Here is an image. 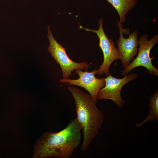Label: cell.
<instances>
[{
    "instance_id": "obj_2",
    "label": "cell",
    "mask_w": 158,
    "mask_h": 158,
    "mask_svg": "<svg viewBox=\"0 0 158 158\" xmlns=\"http://www.w3.org/2000/svg\"><path fill=\"white\" fill-rule=\"evenodd\" d=\"M75 105L77 118L81 124L84 137L81 149L85 151L98 134L103 122V114L97 107L90 95L75 87L68 86Z\"/></svg>"
},
{
    "instance_id": "obj_5",
    "label": "cell",
    "mask_w": 158,
    "mask_h": 158,
    "mask_svg": "<svg viewBox=\"0 0 158 158\" xmlns=\"http://www.w3.org/2000/svg\"><path fill=\"white\" fill-rule=\"evenodd\" d=\"M98 30L83 28L80 25V29L96 33L99 39V45L101 49L103 54V61L96 73L98 75H104L107 76L110 74L109 68L112 63L117 59H120V55L113 39L109 38L105 33L103 29V20L99 19Z\"/></svg>"
},
{
    "instance_id": "obj_8",
    "label": "cell",
    "mask_w": 158,
    "mask_h": 158,
    "mask_svg": "<svg viewBox=\"0 0 158 158\" xmlns=\"http://www.w3.org/2000/svg\"><path fill=\"white\" fill-rule=\"evenodd\" d=\"M96 69L90 72L87 70L75 69V73L79 76L77 79H62L60 80L61 83H67L70 85H75L85 89L90 93L96 104L97 102V95L99 91L105 85L104 78H98L95 76Z\"/></svg>"
},
{
    "instance_id": "obj_10",
    "label": "cell",
    "mask_w": 158,
    "mask_h": 158,
    "mask_svg": "<svg viewBox=\"0 0 158 158\" xmlns=\"http://www.w3.org/2000/svg\"><path fill=\"white\" fill-rule=\"evenodd\" d=\"M149 102L148 104L149 111L147 116L144 121L140 124H137L138 127H141L146 122L153 120H158V90L156 91L150 96Z\"/></svg>"
},
{
    "instance_id": "obj_9",
    "label": "cell",
    "mask_w": 158,
    "mask_h": 158,
    "mask_svg": "<svg viewBox=\"0 0 158 158\" xmlns=\"http://www.w3.org/2000/svg\"><path fill=\"white\" fill-rule=\"evenodd\" d=\"M116 10L119 17V22H126V16L127 13L133 8L138 0H106Z\"/></svg>"
},
{
    "instance_id": "obj_1",
    "label": "cell",
    "mask_w": 158,
    "mask_h": 158,
    "mask_svg": "<svg viewBox=\"0 0 158 158\" xmlns=\"http://www.w3.org/2000/svg\"><path fill=\"white\" fill-rule=\"evenodd\" d=\"M82 126L77 118L56 133L46 131L34 146V158H69L80 145Z\"/></svg>"
},
{
    "instance_id": "obj_7",
    "label": "cell",
    "mask_w": 158,
    "mask_h": 158,
    "mask_svg": "<svg viewBox=\"0 0 158 158\" xmlns=\"http://www.w3.org/2000/svg\"><path fill=\"white\" fill-rule=\"evenodd\" d=\"M138 75L134 73L125 76L122 78H117L109 74L104 78L105 85L104 87L98 91L97 99H108L113 101L119 108L122 107L125 101L123 100L121 95V90L123 87L130 81L136 79Z\"/></svg>"
},
{
    "instance_id": "obj_3",
    "label": "cell",
    "mask_w": 158,
    "mask_h": 158,
    "mask_svg": "<svg viewBox=\"0 0 158 158\" xmlns=\"http://www.w3.org/2000/svg\"><path fill=\"white\" fill-rule=\"evenodd\" d=\"M47 28V36L49 42L47 49L51 56L59 65L62 71L63 78L68 79L69 76H73L72 72L74 70H87L90 64L86 62H76L71 59L66 54L65 48L54 38L49 26H48Z\"/></svg>"
},
{
    "instance_id": "obj_4",
    "label": "cell",
    "mask_w": 158,
    "mask_h": 158,
    "mask_svg": "<svg viewBox=\"0 0 158 158\" xmlns=\"http://www.w3.org/2000/svg\"><path fill=\"white\" fill-rule=\"evenodd\" d=\"M148 35L144 34L141 35L138 41L139 47L138 54L136 58L121 71V75H126L132 70L138 66H143L147 69L148 73L158 76V69L152 63L153 58L150 56V51L153 47L158 42V34H156L150 40Z\"/></svg>"
},
{
    "instance_id": "obj_6",
    "label": "cell",
    "mask_w": 158,
    "mask_h": 158,
    "mask_svg": "<svg viewBox=\"0 0 158 158\" xmlns=\"http://www.w3.org/2000/svg\"><path fill=\"white\" fill-rule=\"evenodd\" d=\"M121 23L118 20H117L120 36L116 42L120 55V59L123 66L125 68L137 54L138 32L136 30L130 34L129 28L123 29Z\"/></svg>"
}]
</instances>
